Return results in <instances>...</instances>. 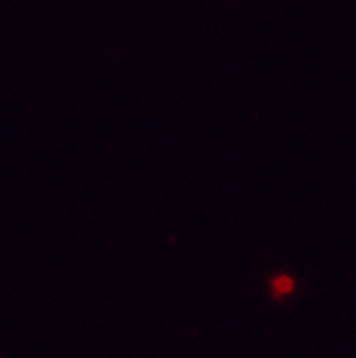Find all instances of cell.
I'll return each instance as SVG.
<instances>
[{
    "label": "cell",
    "mask_w": 356,
    "mask_h": 358,
    "mask_svg": "<svg viewBox=\"0 0 356 358\" xmlns=\"http://www.w3.org/2000/svg\"><path fill=\"white\" fill-rule=\"evenodd\" d=\"M292 289H294V282H292V279H289V277L282 275V277H277V279L274 280V291L277 294H287V293H290Z\"/></svg>",
    "instance_id": "6da1fadb"
}]
</instances>
